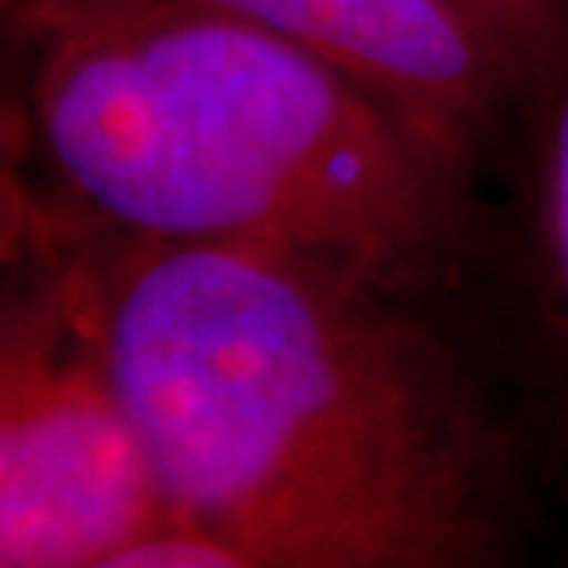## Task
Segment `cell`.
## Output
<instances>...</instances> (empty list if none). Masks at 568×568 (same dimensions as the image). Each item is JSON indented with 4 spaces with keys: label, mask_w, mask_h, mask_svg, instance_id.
Wrapping results in <instances>:
<instances>
[{
    "label": "cell",
    "mask_w": 568,
    "mask_h": 568,
    "mask_svg": "<svg viewBox=\"0 0 568 568\" xmlns=\"http://www.w3.org/2000/svg\"><path fill=\"white\" fill-rule=\"evenodd\" d=\"M495 38L517 55V63L531 74L542 55L554 49L568 16V0H465Z\"/></svg>",
    "instance_id": "8992f818"
},
{
    "label": "cell",
    "mask_w": 568,
    "mask_h": 568,
    "mask_svg": "<svg viewBox=\"0 0 568 568\" xmlns=\"http://www.w3.org/2000/svg\"><path fill=\"white\" fill-rule=\"evenodd\" d=\"M520 185L514 258L542 384L554 392L568 454V16L520 93Z\"/></svg>",
    "instance_id": "5b68a950"
},
{
    "label": "cell",
    "mask_w": 568,
    "mask_h": 568,
    "mask_svg": "<svg viewBox=\"0 0 568 568\" xmlns=\"http://www.w3.org/2000/svg\"><path fill=\"white\" fill-rule=\"evenodd\" d=\"M108 568H244V561L233 547H225L207 531L166 520L148 536L133 539L130 547H122Z\"/></svg>",
    "instance_id": "52a82bcc"
},
{
    "label": "cell",
    "mask_w": 568,
    "mask_h": 568,
    "mask_svg": "<svg viewBox=\"0 0 568 568\" xmlns=\"http://www.w3.org/2000/svg\"><path fill=\"white\" fill-rule=\"evenodd\" d=\"M8 211L0 565L108 568L170 514L111 377L82 230L27 192Z\"/></svg>",
    "instance_id": "3957f363"
},
{
    "label": "cell",
    "mask_w": 568,
    "mask_h": 568,
    "mask_svg": "<svg viewBox=\"0 0 568 568\" xmlns=\"http://www.w3.org/2000/svg\"><path fill=\"white\" fill-rule=\"evenodd\" d=\"M4 4V27L19 41L49 44L67 30H78L100 16L133 4V0H0Z\"/></svg>",
    "instance_id": "ba28073f"
},
{
    "label": "cell",
    "mask_w": 568,
    "mask_h": 568,
    "mask_svg": "<svg viewBox=\"0 0 568 568\" xmlns=\"http://www.w3.org/2000/svg\"><path fill=\"white\" fill-rule=\"evenodd\" d=\"M295 41L422 122L480 170L525 67L465 0H207Z\"/></svg>",
    "instance_id": "277c9868"
},
{
    "label": "cell",
    "mask_w": 568,
    "mask_h": 568,
    "mask_svg": "<svg viewBox=\"0 0 568 568\" xmlns=\"http://www.w3.org/2000/svg\"><path fill=\"white\" fill-rule=\"evenodd\" d=\"M78 230L170 520L244 568L520 558L525 443L422 300L270 247Z\"/></svg>",
    "instance_id": "6da1fadb"
},
{
    "label": "cell",
    "mask_w": 568,
    "mask_h": 568,
    "mask_svg": "<svg viewBox=\"0 0 568 568\" xmlns=\"http://www.w3.org/2000/svg\"><path fill=\"white\" fill-rule=\"evenodd\" d=\"M30 138L55 207L111 236L270 247L422 303L487 255L469 159L207 0H133L41 44Z\"/></svg>",
    "instance_id": "7a4b0ae2"
},
{
    "label": "cell",
    "mask_w": 568,
    "mask_h": 568,
    "mask_svg": "<svg viewBox=\"0 0 568 568\" xmlns=\"http://www.w3.org/2000/svg\"><path fill=\"white\" fill-rule=\"evenodd\" d=\"M565 480H568V465H565Z\"/></svg>",
    "instance_id": "9c48e42d"
}]
</instances>
